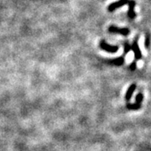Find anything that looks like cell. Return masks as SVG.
<instances>
[{
    "label": "cell",
    "instance_id": "6da1fadb",
    "mask_svg": "<svg viewBox=\"0 0 151 151\" xmlns=\"http://www.w3.org/2000/svg\"><path fill=\"white\" fill-rule=\"evenodd\" d=\"M139 36H136L134 40V42L131 45V49L134 51V61H138L142 58V52H141L139 46Z\"/></svg>",
    "mask_w": 151,
    "mask_h": 151
},
{
    "label": "cell",
    "instance_id": "7a4b0ae2",
    "mask_svg": "<svg viewBox=\"0 0 151 151\" xmlns=\"http://www.w3.org/2000/svg\"><path fill=\"white\" fill-rule=\"evenodd\" d=\"M100 48L103 50L104 51L108 52V53H116L119 50V45H111L108 44L104 40H102L99 43Z\"/></svg>",
    "mask_w": 151,
    "mask_h": 151
},
{
    "label": "cell",
    "instance_id": "3957f363",
    "mask_svg": "<svg viewBox=\"0 0 151 151\" xmlns=\"http://www.w3.org/2000/svg\"><path fill=\"white\" fill-rule=\"evenodd\" d=\"M108 31L113 34H119L123 36H128L130 32V30L128 28H119L115 25H111L108 28Z\"/></svg>",
    "mask_w": 151,
    "mask_h": 151
},
{
    "label": "cell",
    "instance_id": "277c9868",
    "mask_svg": "<svg viewBox=\"0 0 151 151\" xmlns=\"http://www.w3.org/2000/svg\"><path fill=\"white\" fill-rule=\"evenodd\" d=\"M129 0H118L116 2H113L111 4L108 5V10L109 12H113V11L117 9H119V8H121L123 6L128 4H129Z\"/></svg>",
    "mask_w": 151,
    "mask_h": 151
},
{
    "label": "cell",
    "instance_id": "5b68a950",
    "mask_svg": "<svg viewBox=\"0 0 151 151\" xmlns=\"http://www.w3.org/2000/svg\"><path fill=\"white\" fill-rule=\"evenodd\" d=\"M129 11H128V17L130 19H133L136 17V14L134 12V8L136 5V3H135L134 0H129Z\"/></svg>",
    "mask_w": 151,
    "mask_h": 151
},
{
    "label": "cell",
    "instance_id": "8992f818",
    "mask_svg": "<svg viewBox=\"0 0 151 151\" xmlns=\"http://www.w3.org/2000/svg\"><path fill=\"white\" fill-rule=\"evenodd\" d=\"M135 89H136V85H135V84H132V85L129 87L128 91L126 92V94H125V100H126L127 102L130 101V99H131V97L133 96Z\"/></svg>",
    "mask_w": 151,
    "mask_h": 151
},
{
    "label": "cell",
    "instance_id": "52a82bcc",
    "mask_svg": "<svg viewBox=\"0 0 151 151\" xmlns=\"http://www.w3.org/2000/svg\"><path fill=\"white\" fill-rule=\"evenodd\" d=\"M124 57L125 56H120L119 58H115V59L113 60H109L108 61V63L111 64V65H122L124 63Z\"/></svg>",
    "mask_w": 151,
    "mask_h": 151
},
{
    "label": "cell",
    "instance_id": "ba28073f",
    "mask_svg": "<svg viewBox=\"0 0 151 151\" xmlns=\"http://www.w3.org/2000/svg\"><path fill=\"white\" fill-rule=\"evenodd\" d=\"M151 45V35L149 32L145 34V47L147 50H149Z\"/></svg>",
    "mask_w": 151,
    "mask_h": 151
},
{
    "label": "cell",
    "instance_id": "9c48e42d",
    "mask_svg": "<svg viewBox=\"0 0 151 151\" xmlns=\"http://www.w3.org/2000/svg\"><path fill=\"white\" fill-rule=\"evenodd\" d=\"M123 45H124V56H125V55L128 54L132 49H131V45H130L129 42H127V41H126V42H124Z\"/></svg>",
    "mask_w": 151,
    "mask_h": 151
},
{
    "label": "cell",
    "instance_id": "30bf717a",
    "mask_svg": "<svg viewBox=\"0 0 151 151\" xmlns=\"http://www.w3.org/2000/svg\"><path fill=\"white\" fill-rule=\"evenodd\" d=\"M143 99H144V96H143V94H142L141 92L138 93V95L136 96V102H135V103H136V104H138V105H139V106H141V103H142Z\"/></svg>",
    "mask_w": 151,
    "mask_h": 151
},
{
    "label": "cell",
    "instance_id": "8fae6325",
    "mask_svg": "<svg viewBox=\"0 0 151 151\" xmlns=\"http://www.w3.org/2000/svg\"><path fill=\"white\" fill-rule=\"evenodd\" d=\"M127 108H129V109H131V110H138V109H139L141 108V106L139 105H138V104H130V103H128L127 104Z\"/></svg>",
    "mask_w": 151,
    "mask_h": 151
},
{
    "label": "cell",
    "instance_id": "7c38bea8",
    "mask_svg": "<svg viewBox=\"0 0 151 151\" xmlns=\"http://www.w3.org/2000/svg\"><path fill=\"white\" fill-rule=\"evenodd\" d=\"M136 67H137V65H136V61H133L129 65V70H134L135 69H136Z\"/></svg>",
    "mask_w": 151,
    "mask_h": 151
}]
</instances>
